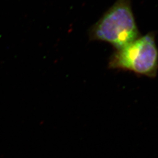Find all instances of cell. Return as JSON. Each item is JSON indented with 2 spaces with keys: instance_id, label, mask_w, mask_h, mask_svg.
Returning <instances> with one entry per match:
<instances>
[{
  "instance_id": "obj_1",
  "label": "cell",
  "mask_w": 158,
  "mask_h": 158,
  "mask_svg": "<svg viewBox=\"0 0 158 158\" xmlns=\"http://www.w3.org/2000/svg\"><path fill=\"white\" fill-rule=\"evenodd\" d=\"M92 40L110 44L119 49L141 35L131 8V0H117L89 30Z\"/></svg>"
},
{
  "instance_id": "obj_2",
  "label": "cell",
  "mask_w": 158,
  "mask_h": 158,
  "mask_svg": "<svg viewBox=\"0 0 158 158\" xmlns=\"http://www.w3.org/2000/svg\"><path fill=\"white\" fill-rule=\"evenodd\" d=\"M108 67L127 70L154 78L158 70V49L153 32L138 38L115 51L110 56Z\"/></svg>"
}]
</instances>
